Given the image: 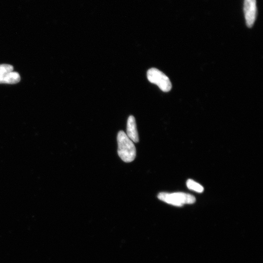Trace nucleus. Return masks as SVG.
<instances>
[{
	"label": "nucleus",
	"instance_id": "f257e3e1",
	"mask_svg": "<svg viewBox=\"0 0 263 263\" xmlns=\"http://www.w3.org/2000/svg\"><path fill=\"white\" fill-rule=\"evenodd\" d=\"M117 153L125 162H131L136 156V149L133 142L123 131L118 132L117 136Z\"/></svg>",
	"mask_w": 263,
	"mask_h": 263
},
{
	"label": "nucleus",
	"instance_id": "f03ea898",
	"mask_svg": "<svg viewBox=\"0 0 263 263\" xmlns=\"http://www.w3.org/2000/svg\"><path fill=\"white\" fill-rule=\"evenodd\" d=\"M158 198L167 203L176 206H182L185 204H193L195 201L194 196L183 192H160L158 195Z\"/></svg>",
	"mask_w": 263,
	"mask_h": 263
},
{
	"label": "nucleus",
	"instance_id": "7ed1b4c3",
	"mask_svg": "<svg viewBox=\"0 0 263 263\" xmlns=\"http://www.w3.org/2000/svg\"><path fill=\"white\" fill-rule=\"evenodd\" d=\"M149 81L158 86L161 90L168 92L171 89V83L169 78L162 72L155 68L149 69L147 73Z\"/></svg>",
	"mask_w": 263,
	"mask_h": 263
},
{
	"label": "nucleus",
	"instance_id": "20e7f679",
	"mask_svg": "<svg viewBox=\"0 0 263 263\" xmlns=\"http://www.w3.org/2000/svg\"><path fill=\"white\" fill-rule=\"evenodd\" d=\"M244 12L246 26L251 28L253 25L257 15L256 0H244Z\"/></svg>",
	"mask_w": 263,
	"mask_h": 263
},
{
	"label": "nucleus",
	"instance_id": "39448f33",
	"mask_svg": "<svg viewBox=\"0 0 263 263\" xmlns=\"http://www.w3.org/2000/svg\"><path fill=\"white\" fill-rule=\"evenodd\" d=\"M127 135L133 142L139 141V137L135 118L130 115L127 120Z\"/></svg>",
	"mask_w": 263,
	"mask_h": 263
},
{
	"label": "nucleus",
	"instance_id": "423d86ee",
	"mask_svg": "<svg viewBox=\"0 0 263 263\" xmlns=\"http://www.w3.org/2000/svg\"><path fill=\"white\" fill-rule=\"evenodd\" d=\"M20 80V76L19 73L12 71L8 73L1 79L0 83L14 84L19 83Z\"/></svg>",
	"mask_w": 263,
	"mask_h": 263
},
{
	"label": "nucleus",
	"instance_id": "0eeeda50",
	"mask_svg": "<svg viewBox=\"0 0 263 263\" xmlns=\"http://www.w3.org/2000/svg\"><path fill=\"white\" fill-rule=\"evenodd\" d=\"M187 186L189 189L201 193L204 191V188L200 184L191 179L187 181Z\"/></svg>",
	"mask_w": 263,
	"mask_h": 263
},
{
	"label": "nucleus",
	"instance_id": "6e6552de",
	"mask_svg": "<svg viewBox=\"0 0 263 263\" xmlns=\"http://www.w3.org/2000/svg\"><path fill=\"white\" fill-rule=\"evenodd\" d=\"M13 66L10 64H0V82L8 73L13 71Z\"/></svg>",
	"mask_w": 263,
	"mask_h": 263
}]
</instances>
